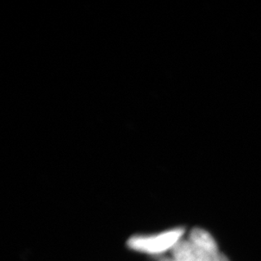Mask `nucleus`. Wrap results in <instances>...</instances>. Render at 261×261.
Returning <instances> with one entry per match:
<instances>
[{
    "label": "nucleus",
    "mask_w": 261,
    "mask_h": 261,
    "mask_svg": "<svg viewBox=\"0 0 261 261\" xmlns=\"http://www.w3.org/2000/svg\"><path fill=\"white\" fill-rule=\"evenodd\" d=\"M184 233V229H174L172 231L150 235V236H135L128 242L131 249L147 254H160L171 249L179 242Z\"/></svg>",
    "instance_id": "f257e3e1"
},
{
    "label": "nucleus",
    "mask_w": 261,
    "mask_h": 261,
    "mask_svg": "<svg viewBox=\"0 0 261 261\" xmlns=\"http://www.w3.org/2000/svg\"><path fill=\"white\" fill-rule=\"evenodd\" d=\"M189 240L200 249L205 260L220 261L221 255L218 253L217 244L206 231L200 228L193 229Z\"/></svg>",
    "instance_id": "f03ea898"
},
{
    "label": "nucleus",
    "mask_w": 261,
    "mask_h": 261,
    "mask_svg": "<svg viewBox=\"0 0 261 261\" xmlns=\"http://www.w3.org/2000/svg\"><path fill=\"white\" fill-rule=\"evenodd\" d=\"M175 261H205L200 249L190 240L179 241L173 248Z\"/></svg>",
    "instance_id": "7ed1b4c3"
},
{
    "label": "nucleus",
    "mask_w": 261,
    "mask_h": 261,
    "mask_svg": "<svg viewBox=\"0 0 261 261\" xmlns=\"http://www.w3.org/2000/svg\"><path fill=\"white\" fill-rule=\"evenodd\" d=\"M220 261H228V259H227V257L225 256V255H221Z\"/></svg>",
    "instance_id": "20e7f679"
}]
</instances>
